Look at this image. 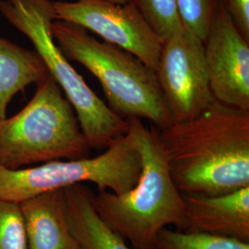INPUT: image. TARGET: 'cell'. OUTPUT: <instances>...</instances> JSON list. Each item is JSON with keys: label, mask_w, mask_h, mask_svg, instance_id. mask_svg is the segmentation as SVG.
Returning a JSON list of instances; mask_svg holds the SVG:
<instances>
[{"label": "cell", "mask_w": 249, "mask_h": 249, "mask_svg": "<svg viewBox=\"0 0 249 249\" xmlns=\"http://www.w3.org/2000/svg\"><path fill=\"white\" fill-rule=\"evenodd\" d=\"M161 44L183 26L177 0H132Z\"/></svg>", "instance_id": "9a60e30c"}, {"label": "cell", "mask_w": 249, "mask_h": 249, "mask_svg": "<svg viewBox=\"0 0 249 249\" xmlns=\"http://www.w3.org/2000/svg\"><path fill=\"white\" fill-rule=\"evenodd\" d=\"M0 249H27L19 203L0 198Z\"/></svg>", "instance_id": "2e32d148"}, {"label": "cell", "mask_w": 249, "mask_h": 249, "mask_svg": "<svg viewBox=\"0 0 249 249\" xmlns=\"http://www.w3.org/2000/svg\"><path fill=\"white\" fill-rule=\"evenodd\" d=\"M234 25L249 41V0H223Z\"/></svg>", "instance_id": "ac0fdd59"}, {"label": "cell", "mask_w": 249, "mask_h": 249, "mask_svg": "<svg viewBox=\"0 0 249 249\" xmlns=\"http://www.w3.org/2000/svg\"><path fill=\"white\" fill-rule=\"evenodd\" d=\"M130 136L142 159V170L132 189L121 194L93 193L92 203L102 219L132 249H149L156 235L171 226L187 228L182 193L170 174L158 129L136 117L126 118Z\"/></svg>", "instance_id": "7a4b0ae2"}, {"label": "cell", "mask_w": 249, "mask_h": 249, "mask_svg": "<svg viewBox=\"0 0 249 249\" xmlns=\"http://www.w3.org/2000/svg\"><path fill=\"white\" fill-rule=\"evenodd\" d=\"M155 73L175 122L196 116L214 99L203 41L184 25L161 44Z\"/></svg>", "instance_id": "ba28073f"}, {"label": "cell", "mask_w": 249, "mask_h": 249, "mask_svg": "<svg viewBox=\"0 0 249 249\" xmlns=\"http://www.w3.org/2000/svg\"><path fill=\"white\" fill-rule=\"evenodd\" d=\"M63 190L67 221L80 249H132L96 212L89 187L77 184Z\"/></svg>", "instance_id": "7c38bea8"}, {"label": "cell", "mask_w": 249, "mask_h": 249, "mask_svg": "<svg viewBox=\"0 0 249 249\" xmlns=\"http://www.w3.org/2000/svg\"><path fill=\"white\" fill-rule=\"evenodd\" d=\"M182 195L187 221L185 231L249 243V187L217 196Z\"/></svg>", "instance_id": "30bf717a"}, {"label": "cell", "mask_w": 249, "mask_h": 249, "mask_svg": "<svg viewBox=\"0 0 249 249\" xmlns=\"http://www.w3.org/2000/svg\"><path fill=\"white\" fill-rule=\"evenodd\" d=\"M109 1H111L113 3H116V4H126L132 0H109Z\"/></svg>", "instance_id": "d6986e66"}, {"label": "cell", "mask_w": 249, "mask_h": 249, "mask_svg": "<svg viewBox=\"0 0 249 249\" xmlns=\"http://www.w3.org/2000/svg\"><path fill=\"white\" fill-rule=\"evenodd\" d=\"M158 132L182 194L217 196L249 187V111L214 98L198 115Z\"/></svg>", "instance_id": "6da1fadb"}, {"label": "cell", "mask_w": 249, "mask_h": 249, "mask_svg": "<svg viewBox=\"0 0 249 249\" xmlns=\"http://www.w3.org/2000/svg\"><path fill=\"white\" fill-rule=\"evenodd\" d=\"M0 13L32 42L49 74L71 102L90 148L107 149L127 134V120L99 98L55 44L51 34L55 20L52 1L1 0Z\"/></svg>", "instance_id": "5b68a950"}, {"label": "cell", "mask_w": 249, "mask_h": 249, "mask_svg": "<svg viewBox=\"0 0 249 249\" xmlns=\"http://www.w3.org/2000/svg\"><path fill=\"white\" fill-rule=\"evenodd\" d=\"M14 116L0 119V166L21 169L89 154V142L62 89L49 74Z\"/></svg>", "instance_id": "277c9868"}, {"label": "cell", "mask_w": 249, "mask_h": 249, "mask_svg": "<svg viewBox=\"0 0 249 249\" xmlns=\"http://www.w3.org/2000/svg\"><path fill=\"white\" fill-rule=\"evenodd\" d=\"M149 249H249V243L168 227L159 231Z\"/></svg>", "instance_id": "5bb4252c"}, {"label": "cell", "mask_w": 249, "mask_h": 249, "mask_svg": "<svg viewBox=\"0 0 249 249\" xmlns=\"http://www.w3.org/2000/svg\"><path fill=\"white\" fill-rule=\"evenodd\" d=\"M51 34L68 60L82 65L99 80L108 107L118 116L147 119L158 129L175 122L156 73L132 53L68 21L53 20Z\"/></svg>", "instance_id": "3957f363"}, {"label": "cell", "mask_w": 249, "mask_h": 249, "mask_svg": "<svg viewBox=\"0 0 249 249\" xmlns=\"http://www.w3.org/2000/svg\"><path fill=\"white\" fill-rule=\"evenodd\" d=\"M221 0H177L182 24L204 41Z\"/></svg>", "instance_id": "e0dca14e"}, {"label": "cell", "mask_w": 249, "mask_h": 249, "mask_svg": "<svg viewBox=\"0 0 249 249\" xmlns=\"http://www.w3.org/2000/svg\"><path fill=\"white\" fill-rule=\"evenodd\" d=\"M142 159L128 134L93 158L58 160L21 169L0 166V198L20 203L46 192L92 183L98 192L121 194L137 184Z\"/></svg>", "instance_id": "8992f818"}, {"label": "cell", "mask_w": 249, "mask_h": 249, "mask_svg": "<svg viewBox=\"0 0 249 249\" xmlns=\"http://www.w3.org/2000/svg\"><path fill=\"white\" fill-rule=\"evenodd\" d=\"M63 189L46 192L19 203L27 249H80L67 221Z\"/></svg>", "instance_id": "8fae6325"}, {"label": "cell", "mask_w": 249, "mask_h": 249, "mask_svg": "<svg viewBox=\"0 0 249 249\" xmlns=\"http://www.w3.org/2000/svg\"><path fill=\"white\" fill-rule=\"evenodd\" d=\"M203 44L214 98L226 106L249 111V41L234 25L223 0L215 9Z\"/></svg>", "instance_id": "9c48e42d"}, {"label": "cell", "mask_w": 249, "mask_h": 249, "mask_svg": "<svg viewBox=\"0 0 249 249\" xmlns=\"http://www.w3.org/2000/svg\"><path fill=\"white\" fill-rule=\"evenodd\" d=\"M48 75L45 63L36 50L0 36V119L7 116L9 104L15 95Z\"/></svg>", "instance_id": "4fadbf2b"}, {"label": "cell", "mask_w": 249, "mask_h": 249, "mask_svg": "<svg viewBox=\"0 0 249 249\" xmlns=\"http://www.w3.org/2000/svg\"><path fill=\"white\" fill-rule=\"evenodd\" d=\"M55 20L83 27L103 41L132 53L154 71L161 42L133 1L116 4L109 0L52 1Z\"/></svg>", "instance_id": "52a82bcc"}]
</instances>
